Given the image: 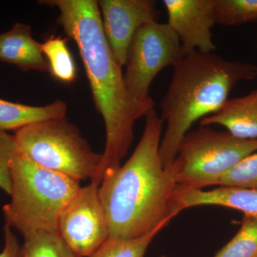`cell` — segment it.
Here are the masks:
<instances>
[{
    "mask_svg": "<svg viewBox=\"0 0 257 257\" xmlns=\"http://www.w3.org/2000/svg\"><path fill=\"white\" fill-rule=\"evenodd\" d=\"M216 185L257 189V151L226 172L219 179Z\"/></svg>",
    "mask_w": 257,
    "mask_h": 257,
    "instance_id": "obj_20",
    "label": "cell"
},
{
    "mask_svg": "<svg viewBox=\"0 0 257 257\" xmlns=\"http://www.w3.org/2000/svg\"><path fill=\"white\" fill-rule=\"evenodd\" d=\"M4 232L5 246L0 252V257H18L20 248L18 238L11 228L7 225H5Z\"/></svg>",
    "mask_w": 257,
    "mask_h": 257,
    "instance_id": "obj_22",
    "label": "cell"
},
{
    "mask_svg": "<svg viewBox=\"0 0 257 257\" xmlns=\"http://www.w3.org/2000/svg\"><path fill=\"white\" fill-rule=\"evenodd\" d=\"M256 77L257 65L249 62L226 60L214 52L194 51L184 56L174 67L160 101V117L167 122L160 147L164 168L173 163L194 122L219 110L238 83Z\"/></svg>",
    "mask_w": 257,
    "mask_h": 257,
    "instance_id": "obj_3",
    "label": "cell"
},
{
    "mask_svg": "<svg viewBox=\"0 0 257 257\" xmlns=\"http://www.w3.org/2000/svg\"><path fill=\"white\" fill-rule=\"evenodd\" d=\"M0 61L23 71L50 72L40 43L32 37L31 28L24 24H15L9 31L0 34Z\"/></svg>",
    "mask_w": 257,
    "mask_h": 257,
    "instance_id": "obj_11",
    "label": "cell"
},
{
    "mask_svg": "<svg viewBox=\"0 0 257 257\" xmlns=\"http://www.w3.org/2000/svg\"><path fill=\"white\" fill-rule=\"evenodd\" d=\"M67 105L57 99L45 106H30L0 99V130H16L39 121L66 117Z\"/></svg>",
    "mask_w": 257,
    "mask_h": 257,
    "instance_id": "obj_14",
    "label": "cell"
},
{
    "mask_svg": "<svg viewBox=\"0 0 257 257\" xmlns=\"http://www.w3.org/2000/svg\"><path fill=\"white\" fill-rule=\"evenodd\" d=\"M39 3L60 11L58 23L78 47L94 104L104 119L105 149L91 180L99 185L106 172L121 166L133 144L135 123L155 108V102L136 101L128 92L122 67L106 40L97 1L42 0Z\"/></svg>",
    "mask_w": 257,
    "mask_h": 257,
    "instance_id": "obj_1",
    "label": "cell"
},
{
    "mask_svg": "<svg viewBox=\"0 0 257 257\" xmlns=\"http://www.w3.org/2000/svg\"><path fill=\"white\" fill-rule=\"evenodd\" d=\"M167 25L178 36L184 55L216 50L211 28L216 23L215 0H164Z\"/></svg>",
    "mask_w": 257,
    "mask_h": 257,
    "instance_id": "obj_10",
    "label": "cell"
},
{
    "mask_svg": "<svg viewBox=\"0 0 257 257\" xmlns=\"http://www.w3.org/2000/svg\"><path fill=\"white\" fill-rule=\"evenodd\" d=\"M101 23L106 40L118 63L126 62L128 45L135 32L145 24L158 22L154 0H99Z\"/></svg>",
    "mask_w": 257,
    "mask_h": 257,
    "instance_id": "obj_9",
    "label": "cell"
},
{
    "mask_svg": "<svg viewBox=\"0 0 257 257\" xmlns=\"http://www.w3.org/2000/svg\"><path fill=\"white\" fill-rule=\"evenodd\" d=\"M140 143L124 165L103 175L98 195L109 238L133 239L166 226L180 211L175 202V177L160 155L164 121L155 108L146 116Z\"/></svg>",
    "mask_w": 257,
    "mask_h": 257,
    "instance_id": "obj_2",
    "label": "cell"
},
{
    "mask_svg": "<svg viewBox=\"0 0 257 257\" xmlns=\"http://www.w3.org/2000/svg\"><path fill=\"white\" fill-rule=\"evenodd\" d=\"M214 257H257V221L243 216L239 231Z\"/></svg>",
    "mask_w": 257,
    "mask_h": 257,
    "instance_id": "obj_18",
    "label": "cell"
},
{
    "mask_svg": "<svg viewBox=\"0 0 257 257\" xmlns=\"http://www.w3.org/2000/svg\"><path fill=\"white\" fill-rule=\"evenodd\" d=\"M256 151L257 140H242L205 126L189 132L170 166L177 184L175 194L216 185L226 172Z\"/></svg>",
    "mask_w": 257,
    "mask_h": 257,
    "instance_id": "obj_5",
    "label": "cell"
},
{
    "mask_svg": "<svg viewBox=\"0 0 257 257\" xmlns=\"http://www.w3.org/2000/svg\"><path fill=\"white\" fill-rule=\"evenodd\" d=\"M98 188L93 182L81 187L59 218L57 233L77 257L90 256L109 238Z\"/></svg>",
    "mask_w": 257,
    "mask_h": 257,
    "instance_id": "obj_8",
    "label": "cell"
},
{
    "mask_svg": "<svg viewBox=\"0 0 257 257\" xmlns=\"http://www.w3.org/2000/svg\"><path fill=\"white\" fill-rule=\"evenodd\" d=\"M219 124L233 136L257 140V89L241 97L228 99L214 114L200 120V126Z\"/></svg>",
    "mask_w": 257,
    "mask_h": 257,
    "instance_id": "obj_13",
    "label": "cell"
},
{
    "mask_svg": "<svg viewBox=\"0 0 257 257\" xmlns=\"http://www.w3.org/2000/svg\"><path fill=\"white\" fill-rule=\"evenodd\" d=\"M216 23L238 26L257 21V0H215Z\"/></svg>",
    "mask_w": 257,
    "mask_h": 257,
    "instance_id": "obj_17",
    "label": "cell"
},
{
    "mask_svg": "<svg viewBox=\"0 0 257 257\" xmlns=\"http://www.w3.org/2000/svg\"><path fill=\"white\" fill-rule=\"evenodd\" d=\"M160 257H168V256H165V255H162V256H160Z\"/></svg>",
    "mask_w": 257,
    "mask_h": 257,
    "instance_id": "obj_23",
    "label": "cell"
},
{
    "mask_svg": "<svg viewBox=\"0 0 257 257\" xmlns=\"http://www.w3.org/2000/svg\"><path fill=\"white\" fill-rule=\"evenodd\" d=\"M11 176V200L3 207L5 225L24 239L39 232H57L61 213L78 192L80 182L37 165L18 149Z\"/></svg>",
    "mask_w": 257,
    "mask_h": 257,
    "instance_id": "obj_4",
    "label": "cell"
},
{
    "mask_svg": "<svg viewBox=\"0 0 257 257\" xmlns=\"http://www.w3.org/2000/svg\"><path fill=\"white\" fill-rule=\"evenodd\" d=\"M165 227L160 226L138 239H108L89 257H145L152 240Z\"/></svg>",
    "mask_w": 257,
    "mask_h": 257,
    "instance_id": "obj_19",
    "label": "cell"
},
{
    "mask_svg": "<svg viewBox=\"0 0 257 257\" xmlns=\"http://www.w3.org/2000/svg\"><path fill=\"white\" fill-rule=\"evenodd\" d=\"M67 42V39L52 35L40 44V47L52 75L60 82L70 84L77 79V68Z\"/></svg>",
    "mask_w": 257,
    "mask_h": 257,
    "instance_id": "obj_15",
    "label": "cell"
},
{
    "mask_svg": "<svg viewBox=\"0 0 257 257\" xmlns=\"http://www.w3.org/2000/svg\"><path fill=\"white\" fill-rule=\"evenodd\" d=\"M179 38L167 24H145L133 35L126 54L124 77L135 100H152L150 88L161 71L175 67L184 57Z\"/></svg>",
    "mask_w": 257,
    "mask_h": 257,
    "instance_id": "obj_7",
    "label": "cell"
},
{
    "mask_svg": "<svg viewBox=\"0 0 257 257\" xmlns=\"http://www.w3.org/2000/svg\"><path fill=\"white\" fill-rule=\"evenodd\" d=\"M175 197L180 211L197 206H221L241 211L257 221V189L220 186L210 191L178 193Z\"/></svg>",
    "mask_w": 257,
    "mask_h": 257,
    "instance_id": "obj_12",
    "label": "cell"
},
{
    "mask_svg": "<svg viewBox=\"0 0 257 257\" xmlns=\"http://www.w3.org/2000/svg\"><path fill=\"white\" fill-rule=\"evenodd\" d=\"M24 239L18 257H77L57 232H39Z\"/></svg>",
    "mask_w": 257,
    "mask_h": 257,
    "instance_id": "obj_16",
    "label": "cell"
},
{
    "mask_svg": "<svg viewBox=\"0 0 257 257\" xmlns=\"http://www.w3.org/2000/svg\"><path fill=\"white\" fill-rule=\"evenodd\" d=\"M13 136L18 151L37 165L79 182L92 180L102 159L66 117L32 123Z\"/></svg>",
    "mask_w": 257,
    "mask_h": 257,
    "instance_id": "obj_6",
    "label": "cell"
},
{
    "mask_svg": "<svg viewBox=\"0 0 257 257\" xmlns=\"http://www.w3.org/2000/svg\"><path fill=\"white\" fill-rule=\"evenodd\" d=\"M17 147L14 136L0 130V189L11 194V163Z\"/></svg>",
    "mask_w": 257,
    "mask_h": 257,
    "instance_id": "obj_21",
    "label": "cell"
}]
</instances>
